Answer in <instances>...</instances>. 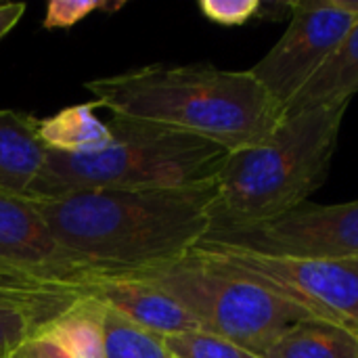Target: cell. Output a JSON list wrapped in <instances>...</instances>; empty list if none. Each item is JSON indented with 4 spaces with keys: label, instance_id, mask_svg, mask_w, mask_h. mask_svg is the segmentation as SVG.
I'll use <instances>...</instances> for the list:
<instances>
[{
    "label": "cell",
    "instance_id": "cell-9",
    "mask_svg": "<svg viewBox=\"0 0 358 358\" xmlns=\"http://www.w3.org/2000/svg\"><path fill=\"white\" fill-rule=\"evenodd\" d=\"M0 268L10 273L82 289L105 279L90 264L61 243L40 214L34 197L0 193Z\"/></svg>",
    "mask_w": 358,
    "mask_h": 358
},
{
    "label": "cell",
    "instance_id": "cell-17",
    "mask_svg": "<svg viewBox=\"0 0 358 358\" xmlns=\"http://www.w3.org/2000/svg\"><path fill=\"white\" fill-rule=\"evenodd\" d=\"M103 325L105 358H176L168 350L164 336L134 325L107 306H103Z\"/></svg>",
    "mask_w": 358,
    "mask_h": 358
},
{
    "label": "cell",
    "instance_id": "cell-21",
    "mask_svg": "<svg viewBox=\"0 0 358 358\" xmlns=\"http://www.w3.org/2000/svg\"><path fill=\"white\" fill-rule=\"evenodd\" d=\"M10 358H71L59 344H55L52 340L36 334L34 338H29L15 355Z\"/></svg>",
    "mask_w": 358,
    "mask_h": 358
},
{
    "label": "cell",
    "instance_id": "cell-13",
    "mask_svg": "<svg viewBox=\"0 0 358 358\" xmlns=\"http://www.w3.org/2000/svg\"><path fill=\"white\" fill-rule=\"evenodd\" d=\"M36 128L44 149L59 155H94L105 151L113 141L109 122L99 117L92 101L78 103L44 120H36Z\"/></svg>",
    "mask_w": 358,
    "mask_h": 358
},
{
    "label": "cell",
    "instance_id": "cell-16",
    "mask_svg": "<svg viewBox=\"0 0 358 358\" xmlns=\"http://www.w3.org/2000/svg\"><path fill=\"white\" fill-rule=\"evenodd\" d=\"M38 334L59 344L71 358H105L103 306L88 296Z\"/></svg>",
    "mask_w": 358,
    "mask_h": 358
},
{
    "label": "cell",
    "instance_id": "cell-11",
    "mask_svg": "<svg viewBox=\"0 0 358 358\" xmlns=\"http://www.w3.org/2000/svg\"><path fill=\"white\" fill-rule=\"evenodd\" d=\"M88 298L164 338L201 329L182 304L141 277H105L88 289Z\"/></svg>",
    "mask_w": 358,
    "mask_h": 358
},
{
    "label": "cell",
    "instance_id": "cell-14",
    "mask_svg": "<svg viewBox=\"0 0 358 358\" xmlns=\"http://www.w3.org/2000/svg\"><path fill=\"white\" fill-rule=\"evenodd\" d=\"M358 92V19L327 63L308 80V84L289 101L285 113L313 107L348 105Z\"/></svg>",
    "mask_w": 358,
    "mask_h": 358
},
{
    "label": "cell",
    "instance_id": "cell-18",
    "mask_svg": "<svg viewBox=\"0 0 358 358\" xmlns=\"http://www.w3.org/2000/svg\"><path fill=\"white\" fill-rule=\"evenodd\" d=\"M166 346L176 358H262L224 338L212 336L201 329L170 336L166 338Z\"/></svg>",
    "mask_w": 358,
    "mask_h": 358
},
{
    "label": "cell",
    "instance_id": "cell-10",
    "mask_svg": "<svg viewBox=\"0 0 358 358\" xmlns=\"http://www.w3.org/2000/svg\"><path fill=\"white\" fill-rule=\"evenodd\" d=\"M86 292L0 271V358H10L29 338L78 304Z\"/></svg>",
    "mask_w": 358,
    "mask_h": 358
},
{
    "label": "cell",
    "instance_id": "cell-8",
    "mask_svg": "<svg viewBox=\"0 0 358 358\" xmlns=\"http://www.w3.org/2000/svg\"><path fill=\"white\" fill-rule=\"evenodd\" d=\"M358 19V0H302L277 44L250 69L283 105L327 63Z\"/></svg>",
    "mask_w": 358,
    "mask_h": 358
},
{
    "label": "cell",
    "instance_id": "cell-20",
    "mask_svg": "<svg viewBox=\"0 0 358 358\" xmlns=\"http://www.w3.org/2000/svg\"><path fill=\"white\" fill-rule=\"evenodd\" d=\"M197 8L208 21L216 25L237 27L252 21L262 10V2L260 0H201Z\"/></svg>",
    "mask_w": 358,
    "mask_h": 358
},
{
    "label": "cell",
    "instance_id": "cell-3",
    "mask_svg": "<svg viewBox=\"0 0 358 358\" xmlns=\"http://www.w3.org/2000/svg\"><path fill=\"white\" fill-rule=\"evenodd\" d=\"M346 109L287 113L264 143L231 151L214 176L210 229L268 222L306 203L329 176Z\"/></svg>",
    "mask_w": 358,
    "mask_h": 358
},
{
    "label": "cell",
    "instance_id": "cell-22",
    "mask_svg": "<svg viewBox=\"0 0 358 358\" xmlns=\"http://www.w3.org/2000/svg\"><path fill=\"white\" fill-rule=\"evenodd\" d=\"M25 8L27 6L23 2H6V4H0V40L21 21Z\"/></svg>",
    "mask_w": 358,
    "mask_h": 358
},
{
    "label": "cell",
    "instance_id": "cell-2",
    "mask_svg": "<svg viewBox=\"0 0 358 358\" xmlns=\"http://www.w3.org/2000/svg\"><path fill=\"white\" fill-rule=\"evenodd\" d=\"M111 117L191 134L237 151L264 143L285 107L254 73L212 65H147L84 82Z\"/></svg>",
    "mask_w": 358,
    "mask_h": 358
},
{
    "label": "cell",
    "instance_id": "cell-4",
    "mask_svg": "<svg viewBox=\"0 0 358 358\" xmlns=\"http://www.w3.org/2000/svg\"><path fill=\"white\" fill-rule=\"evenodd\" d=\"M111 145L94 155L46 153L31 197L73 191H136L212 180L229 155L216 143L168 128L111 117Z\"/></svg>",
    "mask_w": 358,
    "mask_h": 358
},
{
    "label": "cell",
    "instance_id": "cell-7",
    "mask_svg": "<svg viewBox=\"0 0 358 358\" xmlns=\"http://www.w3.org/2000/svg\"><path fill=\"white\" fill-rule=\"evenodd\" d=\"M195 248L214 254L233 271L300 306L315 319L358 331V258L300 260L212 245Z\"/></svg>",
    "mask_w": 358,
    "mask_h": 358
},
{
    "label": "cell",
    "instance_id": "cell-12",
    "mask_svg": "<svg viewBox=\"0 0 358 358\" xmlns=\"http://www.w3.org/2000/svg\"><path fill=\"white\" fill-rule=\"evenodd\" d=\"M46 153L34 115L0 109V193L31 197Z\"/></svg>",
    "mask_w": 358,
    "mask_h": 358
},
{
    "label": "cell",
    "instance_id": "cell-23",
    "mask_svg": "<svg viewBox=\"0 0 358 358\" xmlns=\"http://www.w3.org/2000/svg\"><path fill=\"white\" fill-rule=\"evenodd\" d=\"M0 271H6V268H0Z\"/></svg>",
    "mask_w": 358,
    "mask_h": 358
},
{
    "label": "cell",
    "instance_id": "cell-1",
    "mask_svg": "<svg viewBox=\"0 0 358 358\" xmlns=\"http://www.w3.org/2000/svg\"><path fill=\"white\" fill-rule=\"evenodd\" d=\"M216 182L99 189L36 199L65 248L103 277H134L187 256L210 231Z\"/></svg>",
    "mask_w": 358,
    "mask_h": 358
},
{
    "label": "cell",
    "instance_id": "cell-19",
    "mask_svg": "<svg viewBox=\"0 0 358 358\" xmlns=\"http://www.w3.org/2000/svg\"><path fill=\"white\" fill-rule=\"evenodd\" d=\"M126 2H113V0H50L46 4L42 27L44 29H71L80 21H84L88 15L96 10L105 13H117L124 8Z\"/></svg>",
    "mask_w": 358,
    "mask_h": 358
},
{
    "label": "cell",
    "instance_id": "cell-6",
    "mask_svg": "<svg viewBox=\"0 0 358 358\" xmlns=\"http://www.w3.org/2000/svg\"><path fill=\"white\" fill-rule=\"evenodd\" d=\"M197 245L275 258L352 260L358 258V199L334 206L306 201L268 222L210 229Z\"/></svg>",
    "mask_w": 358,
    "mask_h": 358
},
{
    "label": "cell",
    "instance_id": "cell-15",
    "mask_svg": "<svg viewBox=\"0 0 358 358\" xmlns=\"http://www.w3.org/2000/svg\"><path fill=\"white\" fill-rule=\"evenodd\" d=\"M266 358H358V331L325 319H304L275 340Z\"/></svg>",
    "mask_w": 358,
    "mask_h": 358
},
{
    "label": "cell",
    "instance_id": "cell-5",
    "mask_svg": "<svg viewBox=\"0 0 358 358\" xmlns=\"http://www.w3.org/2000/svg\"><path fill=\"white\" fill-rule=\"evenodd\" d=\"M134 277L168 292L195 317L201 331L224 338L256 357L266 358L287 327L315 319L201 248H193L180 260Z\"/></svg>",
    "mask_w": 358,
    "mask_h": 358
}]
</instances>
